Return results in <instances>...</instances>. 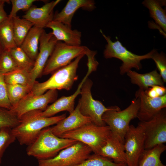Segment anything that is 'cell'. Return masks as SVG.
Masks as SVG:
<instances>
[{"mask_svg": "<svg viewBox=\"0 0 166 166\" xmlns=\"http://www.w3.org/2000/svg\"><path fill=\"white\" fill-rule=\"evenodd\" d=\"M4 50V48L0 41V56Z\"/></svg>", "mask_w": 166, "mask_h": 166, "instance_id": "obj_39", "label": "cell"}, {"mask_svg": "<svg viewBox=\"0 0 166 166\" xmlns=\"http://www.w3.org/2000/svg\"><path fill=\"white\" fill-rule=\"evenodd\" d=\"M77 142L56 136L50 127H48L43 129L35 140L28 145L27 154L38 160L48 159L55 157L61 150Z\"/></svg>", "mask_w": 166, "mask_h": 166, "instance_id": "obj_2", "label": "cell"}, {"mask_svg": "<svg viewBox=\"0 0 166 166\" xmlns=\"http://www.w3.org/2000/svg\"><path fill=\"white\" fill-rule=\"evenodd\" d=\"M0 108L10 110L12 105L7 94L6 84L4 79V75L0 73Z\"/></svg>", "mask_w": 166, "mask_h": 166, "instance_id": "obj_36", "label": "cell"}, {"mask_svg": "<svg viewBox=\"0 0 166 166\" xmlns=\"http://www.w3.org/2000/svg\"><path fill=\"white\" fill-rule=\"evenodd\" d=\"M92 122L90 119L80 112L77 104L73 111L67 117L62 120L50 128L53 133L60 137L65 132L77 129L85 124Z\"/></svg>", "mask_w": 166, "mask_h": 166, "instance_id": "obj_16", "label": "cell"}, {"mask_svg": "<svg viewBox=\"0 0 166 166\" xmlns=\"http://www.w3.org/2000/svg\"><path fill=\"white\" fill-rule=\"evenodd\" d=\"M166 149V146L164 144L145 149L139 158L137 166H166L160 159L161 154Z\"/></svg>", "mask_w": 166, "mask_h": 166, "instance_id": "obj_23", "label": "cell"}, {"mask_svg": "<svg viewBox=\"0 0 166 166\" xmlns=\"http://www.w3.org/2000/svg\"><path fill=\"white\" fill-rule=\"evenodd\" d=\"M10 1L11 3L12 7L8 17L12 18L17 16V12L20 10L26 12L33 6V3L38 0H11Z\"/></svg>", "mask_w": 166, "mask_h": 166, "instance_id": "obj_34", "label": "cell"}, {"mask_svg": "<svg viewBox=\"0 0 166 166\" xmlns=\"http://www.w3.org/2000/svg\"><path fill=\"white\" fill-rule=\"evenodd\" d=\"M151 59L154 61L157 68L159 71L164 83L166 82V57L163 52L159 53L155 49L153 53Z\"/></svg>", "mask_w": 166, "mask_h": 166, "instance_id": "obj_35", "label": "cell"}, {"mask_svg": "<svg viewBox=\"0 0 166 166\" xmlns=\"http://www.w3.org/2000/svg\"><path fill=\"white\" fill-rule=\"evenodd\" d=\"M126 73L131 82L137 85L139 89L144 91L154 85L164 86V83L156 69L144 74L130 70Z\"/></svg>", "mask_w": 166, "mask_h": 166, "instance_id": "obj_21", "label": "cell"}, {"mask_svg": "<svg viewBox=\"0 0 166 166\" xmlns=\"http://www.w3.org/2000/svg\"><path fill=\"white\" fill-rule=\"evenodd\" d=\"M17 65L20 69L30 71L35 61L30 58L20 46H17L9 50Z\"/></svg>", "mask_w": 166, "mask_h": 166, "instance_id": "obj_29", "label": "cell"}, {"mask_svg": "<svg viewBox=\"0 0 166 166\" xmlns=\"http://www.w3.org/2000/svg\"><path fill=\"white\" fill-rule=\"evenodd\" d=\"M61 1L57 0L48 2L40 7L32 6L22 18L30 21L34 26L44 29L53 21V9Z\"/></svg>", "mask_w": 166, "mask_h": 166, "instance_id": "obj_15", "label": "cell"}, {"mask_svg": "<svg viewBox=\"0 0 166 166\" xmlns=\"http://www.w3.org/2000/svg\"><path fill=\"white\" fill-rule=\"evenodd\" d=\"M43 29L33 26L20 46L29 57L34 61L38 53L40 39Z\"/></svg>", "mask_w": 166, "mask_h": 166, "instance_id": "obj_22", "label": "cell"}, {"mask_svg": "<svg viewBox=\"0 0 166 166\" xmlns=\"http://www.w3.org/2000/svg\"><path fill=\"white\" fill-rule=\"evenodd\" d=\"M57 41L52 32L47 33L43 29L40 39L38 53L34 65L30 71L32 86L36 79L42 74L46 63Z\"/></svg>", "mask_w": 166, "mask_h": 166, "instance_id": "obj_13", "label": "cell"}, {"mask_svg": "<svg viewBox=\"0 0 166 166\" xmlns=\"http://www.w3.org/2000/svg\"><path fill=\"white\" fill-rule=\"evenodd\" d=\"M10 1L0 0V23L2 22L8 17L4 9V6L5 3H10Z\"/></svg>", "mask_w": 166, "mask_h": 166, "instance_id": "obj_38", "label": "cell"}, {"mask_svg": "<svg viewBox=\"0 0 166 166\" xmlns=\"http://www.w3.org/2000/svg\"><path fill=\"white\" fill-rule=\"evenodd\" d=\"M84 55L77 57L67 65L57 69L45 81L41 83L35 81L30 93L39 95L50 89L70 90L77 79V69L80 60Z\"/></svg>", "mask_w": 166, "mask_h": 166, "instance_id": "obj_3", "label": "cell"}, {"mask_svg": "<svg viewBox=\"0 0 166 166\" xmlns=\"http://www.w3.org/2000/svg\"><path fill=\"white\" fill-rule=\"evenodd\" d=\"M14 40L18 46H20L31 28L34 26L29 20L17 16L12 18Z\"/></svg>", "mask_w": 166, "mask_h": 166, "instance_id": "obj_25", "label": "cell"}, {"mask_svg": "<svg viewBox=\"0 0 166 166\" xmlns=\"http://www.w3.org/2000/svg\"><path fill=\"white\" fill-rule=\"evenodd\" d=\"M0 41L4 49L17 46L15 41L12 18H8L0 23Z\"/></svg>", "mask_w": 166, "mask_h": 166, "instance_id": "obj_26", "label": "cell"}, {"mask_svg": "<svg viewBox=\"0 0 166 166\" xmlns=\"http://www.w3.org/2000/svg\"><path fill=\"white\" fill-rule=\"evenodd\" d=\"M135 96L140 100V105L137 117L140 121H147L166 107V94L156 98L147 96L144 90L139 89Z\"/></svg>", "mask_w": 166, "mask_h": 166, "instance_id": "obj_14", "label": "cell"}, {"mask_svg": "<svg viewBox=\"0 0 166 166\" xmlns=\"http://www.w3.org/2000/svg\"><path fill=\"white\" fill-rule=\"evenodd\" d=\"M163 1L145 0L142 4L149 10L150 17L155 21L164 33L166 32V11L162 7Z\"/></svg>", "mask_w": 166, "mask_h": 166, "instance_id": "obj_24", "label": "cell"}, {"mask_svg": "<svg viewBox=\"0 0 166 166\" xmlns=\"http://www.w3.org/2000/svg\"><path fill=\"white\" fill-rule=\"evenodd\" d=\"M57 96V91L55 89L49 90L39 95H33L30 93L10 110L20 119L24 115L31 111H44L49 103L55 101Z\"/></svg>", "mask_w": 166, "mask_h": 166, "instance_id": "obj_12", "label": "cell"}, {"mask_svg": "<svg viewBox=\"0 0 166 166\" xmlns=\"http://www.w3.org/2000/svg\"><path fill=\"white\" fill-rule=\"evenodd\" d=\"M144 91L148 97L156 98L166 94V88L164 86L155 85L149 88Z\"/></svg>", "mask_w": 166, "mask_h": 166, "instance_id": "obj_37", "label": "cell"}, {"mask_svg": "<svg viewBox=\"0 0 166 166\" xmlns=\"http://www.w3.org/2000/svg\"><path fill=\"white\" fill-rule=\"evenodd\" d=\"M16 139L12 133L11 128H5L0 130V166L5 151Z\"/></svg>", "mask_w": 166, "mask_h": 166, "instance_id": "obj_33", "label": "cell"}, {"mask_svg": "<svg viewBox=\"0 0 166 166\" xmlns=\"http://www.w3.org/2000/svg\"><path fill=\"white\" fill-rule=\"evenodd\" d=\"M98 155L117 163L127 164L124 142L112 131Z\"/></svg>", "mask_w": 166, "mask_h": 166, "instance_id": "obj_18", "label": "cell"}, {"mask_svg": "<svg viewBox=\"0 0 166 166\" xmlns=\"http://www.w3.org/2000/svg\"><path fill=\"white\" fill-rule=\"evenodd\" d=\"M41 111L34 110L24 115L20 118L19 124L11 129L12 134L20 144L30 145L43 129L56 124L66 117L64 113L50 117H43L40 114Z\"/></svg>", "mask_w": 166, "mask_h": 166, "instance_id": "obj_1", "label": "cell"}, {"mask_svg": "<svg viewBox=\"0 0 166 166\" xmlns=\"http://www.w3.org/2000/svg\"><path fill=\"white\" fill-rule=\"evenodd\" d=\"M19 69L9 50L4 49L0 56V73L4 75Z\"/></svg>", "mask_w": 166, "mask_h": 166, "instance_id": "obj_31", "label": "cell"}, {"mask_svg": "<svg viewBox=\"0 0 166 166\" xmlns=\"http://www.w3.org/2000/svg\"><path fill=\"white\" fill-rule=\"evenodd\" d=\"M30 71L19 69L3 75L6 84L19 85L33 87L31 85Z\"/></svg>", "mask_w": 166, "mask_h": 166, "instance_id": "obj_27", "label": "cell"}, {"mask_svg": "<svg viewBox=\"0 0 166 166\" xmlns=\"http://www.w3.org/2000/svg\"><path fill=\"white\" fill-rule=\"evenodd\" d=\"M19 122V119L11 110L0 108V130L5 128L12 129Z\"/></svg>", "mask_w": 166, "mask_h": 166, "instance_id": "obj_32", "label": "cell"}, {"mask_svg": "<svg viewBox=\"0 0 166 166\" xmlns=\"http://www.w3.org/2000/svg\"><path fill=\"white\" fill-rule=\"evenodd\" d=\"M90 74L87 72L73 94L68 96H62L55 101L51 105L48 106L45 110L40 112V116L45 117H52L63 111H67L69 114L72 113L75 109V99L78 95L80 94L82 85Z\"/></svg>", "mask_w": 166, "mask_h": 166, "instance_id": "obj_17", "label": "cell"}, {"mask_svg": "<svg viewBox=\"0 0 166 166\" xmlns=\"http://www.w3.org/2000/svg\"><path fill=\"white\" fill-rule=\"evenodd\" d=\"M140 105L139 99L136 97L124 109L121 110L117 106H112L102 115L103 121L124 142L130 121L137 117Z\"/></svg>", "mask_w": 166, "mask_h": 166, "instance_id": "obj_5", "label": "cell"}, {"mask_svg": "<svg viewBox=\"0 0 166 166\" xmlns=\"http://www.w3.org/2000/svg\"><path fill=\"white\" fill-rule=\"evenodd\" d=\"M92 152L88 146L77 141L52 158L38 160L37 166H73L87 159Z\"/></svg>", "mask_w": 166, "mask_h": 166, "instance_id": "obj_9", "label": "cell"}, {"mask_svg": "<svg viewBox=\"0 0 166 166\" xmlns=\"http://www.w3.org/2000/svg\"><path fill=\"white\" fill-rule=\"evenodd\" d=\"M100 31L107 42L104 51V57L106 59L115 58L122 61V63L120 67L121 75L127 73L132 68L140 70L142 68V60L151 59L155 49L145 54L137 55L127 49L119 41L113 42L109 36H107L101 30Z\"/></svg>", "mask_w": 166, "mask_h": 166, "instance_id": "obj_6", "label": "cell"}, {"mask_svg": "<svg viewBox=\"0 0 166 166\" xmlns=\"http://www.w3.org/2000/svg\"><path fill=\"white\" fill-rule=\"evenodd\" d=\"M92 81L88 78L83 82L81 90V97L78 105L81 113L89 118L92 123L99 126L106 125L102 119L103 114L110 109L112 106L107 108L98 100L94 99L92 95Z\"/></svg>", "mask_w": 166, "mask_h": 166, "instance_id": "obj_8", "label": "cell"}, {"mask_svg": "<svg viewBox=\"0 0 166 166\" xmlns=\"http://www.w3.org/2000/svg\"><path fill=\"white\" fill-rule=\"evenodd\" d=\"M111 132L110 128L107 125L99 126L90 122L65 132L60 137L82 142L89 147L93 153L98 154Z\"/></svg>", "mask_w": 166, "mask_h": 166, "instance_id": "obj_4", "label": "cell"}, {"mask_svg": "<svg viewBox=\"0 0 166 166\" xmlns=\"http://www.w3.org/2000/svg\"><path fill=\"white\" fill-rule=\"evenodd\" d=\"M94 51L83 45H70L57 41L47 62L43 75L53 73L57 69L69 64L74 59L82 55L87 56Z\"/></svg>", "mask_w": 166, "mask_h": 166, "instance_id": "obj_7", "label": "cell"}, {"mask_svg": "<svg viewBox=\"0 0 166 166\" xmlns=\"http://www.w3.org/2000/svg\"><path fill=\"white\" fill-rule=\"evenodd\" d=\"M6 86L8 97L12 108L29 93L32 89L30 86L19 85L6 84Z\"/></svg>", "mask_w": 166, "mask_h": 166, "instance_id": "obj_28", "label": "cell"}, {"mask_svg": "<svg viewBox=\"0 0 166 166\" xmlns=\"http://www.w3.org/2000/svg\"><path fill=\"white\" fill-rule=\"evenodd\" d=\"M46 27L52 29V34L58 41H63L70 45H81V33L77 30H73L66 25L53 20L49 23Z\"/></svg>", "mask_w": 166, "mask_h": 166, "instance_id": "obj_20", "label": "cell"}, {"mask_svg": "<svg viewBox=\"0 0 166 166\" xmlns=\"http://www.w3.org/2000/svg\"><path fill=\"white\" fill-rule=\"evenodd\" d=\"M95 2L92 0H69L60 12L54 14L53 21L61 22L71 27V22L75 12L79 8L92 11L95 8Z\"/></svg>", "mask_w": 166, "mask_h": 166, "instance_id": "obj_19", "label": "cell"}, {"mask_svg": "<svg viewBox=\"0 0 166 166\" xmlns=\"http://www.w3.org/2000/svg\"><path fill=\"white\" fill-rule=\"evenodd\" d=\"M164 109L150 120L140 121L145 135V149L166 142V112Z\"/></svg>", "mask_w": 166, "mask_h": 166, "instance_id": "obj_10", "label": "cell"}, {"mask_svg": "<svg viewBox=\"0 0 166 166\" xmlns=\"http://www.w3.org/2000/svg\"><path fill=\"white\" fill-rule=\"evenodd\" d=\"M73 166H127L125 164L117 163L112 160L98 154H91L87 159Z\"/></svg>", "mask_w": 166, "mask_h": 166, "instance_id": "obj_30", "label": "cell"}, {"mask_svg": "<svg viewBox=\"0 0 166 166\" xmlns=\"http://www.w3.org/2000/svg\"><path fill=\"white\" fill-rule=\"evenodd\" d=\"M144 129L138 124L130 125L124 138V147L127 166H137L139 158L145 150Z\"/></svg>", "mask_w": 166, "mask_h": 166, "instance_id": "obj_11", "label": "cell"}]
</instances>
